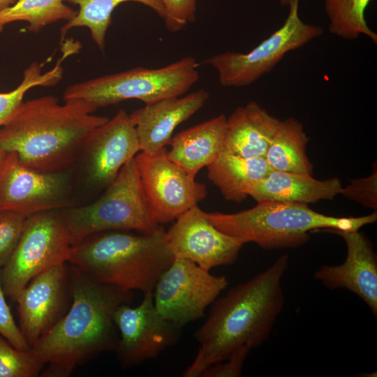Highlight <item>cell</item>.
<instances>
[{
    "label": "cell",
    "mask_w": 377,
    "mask_h": 377,
    "mask_svg": "<svg viewBox=\"0 0 377 377\" xmlns=\"http://www.w3.org/2000/svg\"><path fill=\"white\" fill-rule=\"evenodd\" d=\"M288 262L287 254L280 256L264 271L216 298L194 334L200 347L184 377L200 376L239 348H256L268 339L284 306L281 281Z\"/></svg>",
    "instance_id": "6da1fadb"
},
{
    "label": "cell",
    "mask_w": 377,
    "mask_h": 377,
    "mask_svg": "<svg viewBox=\"0 0 377 377\" xmlns=\"http://www.w3.org/2000/svg\"><path fill=\"white\" fill-rule=\"evenodd\" d=\"M72 301L64 316L31 348L48 367L45 377H66L74 369L99 354L115 350L119 333L114 313L131 304L133 291L98 282L68 265Z\"/></svg>",
    "instance_id": "7a4b0ae2"
},
{
    "label": "cell",
    "mask_w": 377,
    "mask_h": 377,
    "mask_svg": "<svg viewBox=\"0 0 377 377\" xmlns=\"http://www.w3.org/2000/svg\"><path fill=\"white\" fill-rule=\"evenodd\" d=\"M45 96L23 101L0 127V148L43 172L68 170L90 134L109 119L83 99Z\"/></svg>",
    "instance_id": "3957f363"
},
{
    "label": "cell",
    "mask_w": 377,
    "mask_h": 377,
    "mask_svg": "<svg viewBox=\"0 0 377 377\" xmlns=\"http://www.w3.org/2000/svg\"><path fill=\"white\" fill-rule=\"evenodd\" d=\"M175 259L162 226L151 234L109 230L73 245L68 258L92 279L125 290L153 291Z\"/></svg>",
    "instance_id": "277c9868"
},
{
    "label": "cell",
    "mask_w": 377,
    "mask_h": 377,
    "mask_svg": "<svg viewBox=\"0 0 377 377\" xmlns=\"http://www.w3.org/2000/svg\"><path fill=\"white\" fill-rule=\"evenodd\" d=\"M205 214L221 232L265 250L299 247L309 241L313 230H359L377 221L376 211L358 217H338L318 213L306 204L275 201L257 202L253 207L236 213Z\"/></svg>",
    "instance_id": "5b68a950"
},
{
    "label": "cell",
    "mask_w": 377,
    "mask_h": 377,
    "mask_svg": "<svg viewBox=\"0 0 377 377\" xmlns=\"http://www.w3.org/2000/svg\"><path fill=\"white\" fill-rule=\"evenodd\" d=\"M73 246L109 230L151 234L163 226L154 220L143 192L134 157L127 161L104 193L91 204L60 209Z\"/></svg>",
    "instance_id": "8992f818"
},
{
    "label": "cell",
    "mask_w": 377,
    "mask_h": 377,
    "mask_svg": "<svg viewBox=\"0 0 377 377\" xmlns=\"http://www.w3.org/2000/svg\"><path fill=\"white\" fill-rule=\"evenodd\" d=\"M198 66L196 59L188 56L158 68L136 67L71 84L63 98L83 99L97 109L128 99L149 104L188 91L199 78Z\"/></svg>",
    "instance_id": "52a82bcc"
},
{
    "label": "cell",
    "mask_w": 377,
    "mask_h": 377,
    "mask_svg": "<svg viewBox=\"0 0 377 377\" xmlns=\"http://www.w3.org/2000/svg\"><path fill=\"white\" fill-rule=\"evenodd\" d=\"M73 246L60 209L34 214L27 218L20 240L1 269V282L13 302L40 273L68 263Z\"/></svg>",
    "instance_id": "ba28073f"
},
{
    "label": "cell",
    "mask_w": 377,
    "mask_h": 377,
    "mask_svg": "<svg viewBox=\"0 0 377 377\" xmlns=\"http://www.w3.org/2000/svg\"><path fill=\"white\" fill-rule=\"evenodd\" d=\"M288 6V14L281 27L251 51L225 52L204 61L217 71L222 86L241 87L253 84L272 71L288 52L323 34L321 27L306 23L300 17L299 0H293Z\"/></svg>",
    "instance_id": "9c48e42d"
},
{
    "label": "cell",
    "mask_w": 377,
    "mask_h": 377,
    "mask_svg": "<svg viewBox=\"0 0 377 377\" xmlns=\"http://www.w3.org/2000/svg\"><path fill=\"white\" fill-rule=\"evenodd\" d=\"M228 284L225 276H215L193 262L175 258L158 278L153 290L158 312L179 328L205 316Z\"/></svg>",
    "instance_id": "30bf717a"
},
{
    "label": "cell",
    "mask_w": 377,
    "mask_h": 377,
    "mask_svg": "<svg viewBox=\"0 0 377 377\" xmlns=\"http://www.w3.org/2000/svg\"><path fill=\"white\" fill-rule=\"evenodd\" d=\"M72 176L68 170L43 172L24 165L14 152L0 161V211L28 217L72 205Z\"/></svg>",
    "instance_id": "8fae6325"
},
{
    "label": "cell",
    "mask_w": 377,
    "mask_h": 377,
    "mask_svg": "<svg viewBox=\"0 0 377 377\" xmlns=\"http://www.w3.org/2000/svg\"><path fill=\"white\" fill-rule=\"evenodd\" d=\"M167 152L164 147L154 154L139 151L134 156L143 192L159 225L174 221L207 195L206 186L172 161Z\"/></svg>",
    "instance_id": "7c38bea8"
},
{
    "label": "cell",
    "mask_w": 377,
    "mask_h": 377,
    "mask_svg": "<svg viewBox=\"0 0 377 377\" xmlns=\"http://www.w3.org/2000/svg\"><path fill=\"white\" fill-rule=\"evenodd\" d=\"M119 333L115 349L123 367H131L156 358L167 348L175 344L181 328L166 320L157 310L153 291L144 293L139 305H119L114 313Z\"/></svg>",
    "instance_id": "4fadbf2b"
},
{
    "label": "cell",
    "mask_w": 377,
    "mask_h": 377,
    "mask_svg": "<svg viewBox=\"0 0 377 377\" xmlns=\"http://www.w3.org/2000/svg\"><path fill=\"white\" fill-rule=\"evenodd\" d=\"M140 147L129 114L121 109L88 137L79 154L84 179L92 190L104 191Z\"/></svg>",
    "instance_id": "5bb4252c"
},
{
    "label": "cell",
    "mask_w": 377,
    "mask_h": 377,
    "mask_svg": "<svg viewBox=\"0 0 377 377\" xmlns=\"http://www.w3.org/2000/svg\"><path fill=\"white\" fill-rule=\"evenodd\" d=\"M72 301L68 263L34 276L19 294V327L30 348L64 316Z\"/></svg>",
    "instance_id": "9a60e30c"
},
{
    "label": "cell",
    "mask_w": 377,
    "mask_h": 377,
    "mask_svg": "<svg viewBox=\"0 0 377 377\" xmlns=\"http://www.w3.org/2000/svg\"><path fill=\"white\" fill-rule=\"evenodd\" d=\"M205 212L195 205L175 220L165 231L170 252L207 270L234 263L244 244L216 228Z\"/></svg>",
    "instance_id": "2e32d148"
},
{
    "label": "cell",
    "mask_w": 377,
    "mask_h": 377,
    "mask_svg": "<svg viewBox=\"0 0 377 377\" xmlns=\"http://www.w3.org/2000/svg\"><path fill=\"white\" fill-rule=\"evenodd\" d=\"M343 238L346 258L337 265H324L313 274L315 280L333 290L345 288L359 297L377 317V255L368 237L359 230L324 229Z\"/></svg>",
    "instance_id": "e0dca14e"
},
{
    "label": "cell",
    "mask_w": 377,
    "mask_h": 377,
    "mask_svg": "<svg viewBox=\"0 0 377 377\" xmlns=\"http://www.w3.org/2000/svg\"><path fill=\"white\" fill-rule=\"evenodd\" d=\"M203 89L184 96L164 98L129 114L138 135L140 151L154 154L166 147L174 130L200 110L209 98Z\"/></svg>",
    "instance_id": "ac0fdd59"
},
{
    "label": "cell",
    "mask_w": 377,
    "mask_h": 377,
    "mask_svg": "<svg viewBox=\"0 0 377 377\" xmlns=\"http://www.w3.org/2000/svg\"><path fill=\"white\" fill-rule=\"evenodd\" d=\"M281 120L251 101L226 118L223 150L244 157H265Z\"/></svg>",
    "instance_id": "d6986e66"
},
{
    "label": "cell",
    "mask_w": 377,
    "mask_h": 377,
    "mask_svg": "<svg viewBox=\"0 0 377 377\" xmlns=\"http://www.w3.org/2000/svg\"><path fill=\"white\" fill-rule=\"evenodd\" d=\"M226 116L219 114L172 137L168 156L191 178L212 163L224 148Z\"/></svg>",
    "instance_id": "ffe728a7"
},
{
    "label": "cell",
    "mask_w": 377,
    "mask_h": 377,
    "mask_svg": "<svg viewBox=\"0 0 377 377\" xmlns=\"http://www.w3.org/2000/svg\"><path fill=\"white\" fill-rule=\"evenodd\" d=\"M342 187L337 177L318 180L310 175L272 170L256 183L248 195L256 202L308 205L323 200H333L340 194Z\"/></svg>",
    "instance_id": "44dd1931"
},
{
    "label": "cell",
    "mask_w": 377,
    "mask_h": 377,
    "mask_svg": "<svg viewBox=\"0 0 377 377\" xmlns=\"http://www.w3.org/2000/svg\"><path fill=\"white\" fill-rule=\"evenodd\" d=\"M207 168L209 179L224 199L240 203L250 188L273 170L265 157L244 158L224 151Z\"/></svg>",
    "instance_id": "7402d4cb"
},
{
    "label": "cell",
    "mask_w": 377,
    "mask_h": 377,
    "mask_svg": "<svg viewBox=\"0 0 377 377\" xmlns=\"http://www.w3.org/2000/svg\"><path fill=\"white\" fill-rule=\"evenodd\" d=\"M309 138L294 117L281 120L265 156L273 170L313 175L306 148Z\"/></svg>",
    "instance_id": "603a6c76"
},
{
    "label": "cell",
    "mask_w": 377,
    "mask_h": 377,
    "mask_svg": "<svg viewBox=\"0 0 377 377\" xmlns=\"http://www.w3.org/2000/svg\"><path fill=\"white\" fill-rule=\"evenodd\" d=\"M79 6L77 15L61 28V38L64 39L69 29L87 27L91 37L101 51L105 47L106 32L111 24L113 10L121 3L135 1L142 3L163 19L164 8L159 0H64Z\"/></svg>",
    "instance_id": "cb8c5ba5"
},
{
    "label": "cell",
    "mask_w": 377,
    "mask_h": 377,
    "mask_svg": "<svg viewBox=\"0 0 377 377\" xmlns=\"http://www.w3.org/2000/svg\"><path fill=\"white\" fill-rule=\"evenodd\" d=\"M64 0H17L0 11V32L11 22L24 21L27 29L37 33L45 26L59 20H72L77 13Z\"/></svg>",
    "instance_id": "d4e9b609"
},
{
    "label": "cell",
    "mask_w": 377,
    "mask_h": 377,
    "mask_svg": "<svg viewBox=\"0 0 377 377\" xmlns=\"http://www.w3.org/2000/svg\"><path fill=\"white\" fill-rule=\"evenodd\" d=\"M371 1L324 0L329 31L350 40L364 35L376 45L377 34L369 28L365 18V10Z\"/></svg>",
    "instance_id": "484cf974"
},
{
    "label": "cell",
    "mask_w": 377,
    "mask_h": 377,
    "mask_svg": "<svg viewBox=\"0 0 377 377\" xmlns=\"http://www.w3.org/2000/svg\"><path fill=\"white\" fill-rule=\"evenodd\" d=\"M77 47L73 43L64 44L61 57L50 71L42 73V66L38 62H32L23 73L21 83L13 90L0 93V127L13 114L20 104L26 92L31 88L52 87L62 78L64 69L61 62L76 51Z\"/></svg>",
    "instance_id": "4316f807"
},
{
    "label": "cell",
    "mask_w": 377,
    "mask_h": 377,
    "mask_svg": "<svg viewBox=\"0 0 377 377\" xmlns=\"http://www.w3.org/2000/svg\"><path fill=\"white\" fill-rule=\"evenodd\" d=\"M43 365L30 350H19L0 335V377L37 376Z\"/></svg>",
    "instance_id": "83f0119b"
},
{
    "label": "cell",
    "mask_w": 377,
    "mask_h": 377,
    "mask_svg": "<svg viewBox=\"0 0 377 377\" xmlns=\"http://www.w3.org/2000/svg\"><path fill=\"white\" fill-rule=\"evenodd\" d=\"M27 216L10 211H0V269L14 251L23 232Z\"/></svg>",
    "instance_id": "f1b7e54d"
},
{
    "label": "cell",
    "mask_w": 377,
    "mask_h": 377,
    "mask_svg": "<svg viewBox=\"0 0 377 377\" xmlns=\"http://www.w3.org/2000/svg\"><path fill=\"white\" fill-rule=\"evenodd\" d=\"M350 183L342 187L340 195L364 207L377 211V165H373L369 176L349 180Z\"/></svg>",
    "instance_id": "f546056e"
},
{
    "label": "cell",
    "mask_w": 377,
    "mask_h": 377,
    "mask_svg": "<svg viewBox=\"0 0 377 377\" xmlns=\"http://www.w3.org/2000/svg\"><path fill=\"white\" fill-rule=\"evenodd\" d=\"M162 3L166 29L171 32L182 29L195 20L197 0H159Z\"/></svg>",
    "instance_id": "4dcf8cb0"
},
{
    "label": "cell",
    "mask_w": 377,
    "mask_h": 377,
    "mask_svg": "<svg viewBox=\"0 0 377 377\" xmlns=\"http://www.w3.org/2000/svg\"><path fill=\"white\" fill-rule=\"evenodd\" d=\"M0 335L15 348L22 350H30V346L15 323L10 307L6 300L1 282L0 269Z\"/></svg>",
    "instance_id": "1f68e13d"
},
{
    "label": "cell",
    "mask_w": 377,
    "mask_h": 377,
    "mask_svg": "<svg viewBox=\"0 0 377 377\" xmlns=\"http://www.w3.org/2000/svg\"><path fill=\"white\" fill-rule=\"evenodd\" d=\"M253 348L249 345H244L235 350L228 358L226 362L223 361L214 363L206 368L200 374L201 377H226L240 376L244 362L247 355Z\"/></svg>",
    "instance_id": "d6a6232c"
},
{
    "label": "cell",
    "mask_w": 377,
    "mask_h": 377,
    "mask_svg": "<svg viewBox=\"0 0 377 377\" xmlns=\"http://www.w3.org/2000/svg\"><path fill=\"white\" fill-rule=\"evenodd\" d=\"M17 0H0V11L10 7L14 4Z\"/></svg>",
    "instance_id": "836d02e7"
},
{
    "label": "cell",
    "mask_w": 377,
    "mask_h": 377,
    "mask_svg": "<svg viewBox=\"0 0 377 377\" xmlns=\"http://www.w3.org/2000/svg\"><path fill=\"white\" fill-rule=\"evenodd\" d=\"M293 0H279V3L282 6H288Z\"/></svg>",
    "instance_id": "e575fe53"
},
{
    "label": "cell",
    "mask_w": 377,
    "mask_h": 377,
    "mask_svg": "<svg viewBox=\"0 0 377 377\" xmlns=\"http://www.w3.org/2000/svg\"><path fill=\"white\" fill-rule=\"evenodd\" d=\"M6 153V152H5L3 149H1L0 148V161L2 159V158L3 157V156L5 155Z\"/></svg>",
    "instance_id": "d590c367"
}]
</instances>
